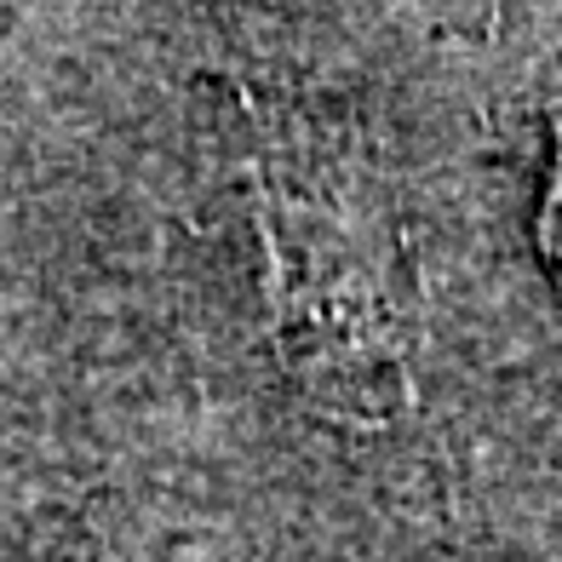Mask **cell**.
<instances>
[{"instance_id":"cell-1","label":"cell","mask_w":562,"mask_h":562,"mask_svg":"<svg viewBox=\"0 0 562 562\" xmlns=\"http://www.w3.org/2000/svg\"><path fill=\"white\" fill-rule=\"evenodd\" d=\"M546 241H551V259H557V270H562V161H557L551 201H546Z\"/></svg>"}]
</instances>
